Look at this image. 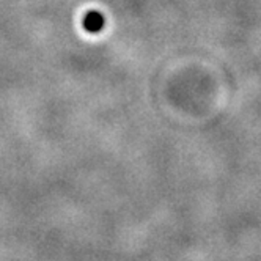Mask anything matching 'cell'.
<instances>
[{"mask_svg": "<svg viewBox=\"0 0 261 261\" xmlns=\"http://www.w3.org/2000/svg\"><path fill=\"white\" fill-rule=\"evenodd\" d=\"M83 26H85V29L89 30V32L96 33V32H99V30L104 27V18L99 15V13H95V11H92V13H89V15L85 16Z\"/></svg>", "mask_w": 261, "mask_h": 261, "instance_id": "6da1fadb", "label": "cell"}]
</instances>
